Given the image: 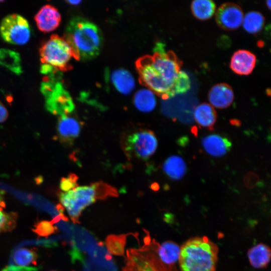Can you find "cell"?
I'll return each mask as SVG.
<instances>
[{
  "label": "cell",
  "mask_w": 271,
  "mask_h": 271,
  "mask_svg": "<svg viewBox=\"0 0 271 271\" xmlns=\"http://www.w3.org/2000/svg\"><path fill=\"white\" fill-rule=\"evenodd\" d=\"M181 66V62L173 52H166L158 46L154 55L139 62L138 69L146 87L167 99L176 95L175 89Z\"/></svg>",
  "instance_id": "6da1fadb"
},
{
  "label": "cell",
  "mask_w": 271,
  "mask_h": 271,
  "mask_svg": "<svg viewBox=\"0 0 271 271\" xmlns=\"http://www.w3.org/2000/svg\"><path fill=\"white\" fill-rule=\"evenodd\" d=\"M64 39L77 58L86 60L97 56L102 45V36L93 23L82 18L72 19L68 24Z\"/></svg>",
  "instance_id": "7a4b0ae2"
},
{
  "label": "cell",
  "mask_w": 271,
  "mask_h": 271,
  "mask_svg": "<svg viewBox=\"0 0 271 271\" xmlns=\"http://www.w3.org/2000/svg\"><path fill=\"white\" fill-rule=\"evenodd\" d=\"M218 247L206 236L189 238L180 247L179 263L181 271H215Z\"/></svg>",
  "instance_id": "3957f363"
},
{
  "label": "cell",
  "mask_w": 271,
  "mask_h": 271,
  "mask_svg": "<svg viewBox=\"0 0 271 271\" xmlns=\"http://www.w3.org/2000/svg\"><path fill=\"white\" fill-rule=\"evenodd\" d=\"M117 195V191L114 187L103 182H98L61 192L59 199L71 220L78 223L82 211L87 207L98 199H104Z\"/></svg>",
  "instance_id": "277c9868"
},
{
  "label": "cell",
  "mask_w": 271,
  "mask_h": 271,
  "mask_svg": "<svg viewBox=\"0 0 271 271\" xmlns=\"http://www.w3.org/2000/svg\"><path fill=\"white\" fill-rule=\"evenodd\" d=\"M159 243L148 235L139 248L126 250L125 264L122 271H177L167 265L161 258Z\"/></svg>",
  "instance_id": "5b68a950"
},
{
  "label": "cell",
  "mask_w": 271,
  "mask_h": 271,
  "mask_svg": "<svg viewBox=\"0 0 271 271\" xmlns=\"http://www.w3.org/2000/svg\"><path fill=\"white\" fill-rule=\"evenodd\" d=\"M40 90L45 98L46 108L51 113L61 116L67 115L74 110L72 99L59 81L45 77Z\"/></svg>",
  "instance_id": "8992f818"
},
{
  "label": "cell",
  "mask_w": 271,
  "mask_h": 271,
  "mask_svg": "<svg viewBox=\"0 0 271 271\" xmlns=\"http://www.w3.org/2000/svg\"><path fill=\"white\" fill-rule=\"evenodd\" d=\"M39 52L42 64L49 65L59 71L66 70L74 57L66 40L55 34L42 44Z\"/></svg>",
  "instance_id": "52a82bcc"
},
{
  "label": "cell",
  "mask_w": 271,
  "mask_h": 271,
  "mask_svg": "<svg viewBox=\"0 0 271 271\" xmlns=\"http://www.w3.org/2000/svg\"><path fill=\"white\" fill-rule=\"evenodd\" d=\"M31 28L23 16L13 14L5 17L0 25V34L6 42L22 45L26 44L31 37Z\"/></svg>",
  "instance_id": "ba28073f"
},
{
  "label": "cell",
  "mask_w": 271,
  "mask_h": 271,
  "mask_svg": "<svg viewBox=\"0 0 271 271\" xmlns=\"http://www.w3.org/2000/svg\"><path fill=\"white\" fill-rule=\"evenodd\" d=\"M126 150L135 157L146 159L154 154L158 147L157 139L150 130H142L129 136L126 140Z\"/></svg>",
  "instance_id": "9c48e42d"
},
{
  "label": "cell",
  "mask_w": 271,
  "mask_h": 271,
  "mask_svg": "<svg viewBox=\"0 0 271 271\" xmlns=\"http://www.w3.org/2000/svg\"><path fill=\"white\" fill-rule=\"evenodd\" d=\"M243 17L241 8L232 3L222 4L215 13L217 25L225 30H234L238 28L242 23Z\"/></svg>",
  "instance_id": "30bf717a"
},
{
  "label": "cell",
  "mask_w": 271,
  "mask_h": 271,
  "mask_svg": "<svg viewBox=\"0 0 271 271\" xmlns=\"http://www.w3.org/2000/svg\"><path fill=\"white\" fill-rule=\"evenodd\" d=\"M34 19L39 30L43 33H49L59 26L61 15L55 7L46 5L41 8Z\"/></svg>",
  "instance_id": "8fae6325"
},
{
  "label": "cell",
  "mask_w": 271,
  "mask_h": 271,
  "mask_svg": "<svg viewBox=\"0 0 271 271\" xmlns=\"http://www.w3.org/2000/svg\"><path fill=\"white\" fill-rule=\"evenodd\" d=\"M256 61V56L251 52L246 50H239L232 55L230 67L236 74L247 75L254 69Z\"/></svg>",
  "instance_id": "7c38bea8"
},
{
  "label": "cell",
  "mask_w": 271,
  "mask_h": 271,
  "mask_svg": "<svg viewBox=\"0 0 271 271\" xmlns=\"http://www.w3.org/2000/svg\"><path fill=\"white\" fill-rule=\"evenodd\" d=\"M208 98L210 104L219 109L228 107L234 99V93L228 84L221 83L214 85L208 93Z\"/></svg>",
  "instance_id": "4fadbf2b"
},
{
  "label": "cell",
  "mask_w": 271,
  "mask_h": 271,
  "mask_svg": "<svg viewBox=\"0 0 271 271\" xmlns=\"http://www.w3.org/2000/svg\"><path fill=\"white\" fill-rule=\"evenodd\" d=\"M81 126L74 117L67 115L61 116L57 125V134L62 143L70 144L79 134Z\"/></svg>",
  "instance_id": "5bb4252c"
},
{
  "label": "cell",
  "mask_w": 271,
  "mask_h": 271,
  "mask_svg": "<svg viewBox=\"0 0 271 271\" xmlns=\"http://www.w3.org/2000/svg\"><path fill=\"white\" fill-rule=\"evenodd\" d=\"M109 78L114 88L122 94L128 95L136 88V81L133 75L124 68L114 69L111 72Z\"/></svg>",
  "instance_id": "9a60e30c"
},
{
  "label": "cell",
  "mask_w": 271,
  "mask_h": 271,
  "mask_svg": "<svg viewBox=\"0 0 271 271\" xmlns=\"http://www.w3.org/2000/svg\"><path fill=\"white\" fill-rule=\"evenodd\" d=\"M202 145L206 152L214 157L224 156L230 151L232 146L230 140L218 134L203 138Z\"/></svg>",
  "instance_id": "2e32d148"
},
{
  "label": "cell",
  "mask_w": 271,
  "mask_h": 271,
  "mask_svg": "<svg viewBox=\"0 0 271 271\" xmlns=\"http://www.w3.org/2000/svg\"><path fill=\"white\" fill-rule=\"evenodd\" d=\"M270 249L263 243H259L251 247L247 251V257L251 265L255 268H264L270 259Z\"/></svg>",
  "instance_id": "e0dca14e"
},
{
  "label": "cell",
  "mask_w": 271,
  "mask_h": 271,
  "mask_svg": "<svg viewBox=\"0 0 271 271\" xmlns=\"http://www.w3.org/2000/svg\"><path fill=\"white\" fill-rule=\"evenodd\" d=\"M156 93L148 87L138 89L133 96V103L139 110L143 112L153 111L157 105Z\"/></svg>",
  "instance_id": "ac0fdd59"
},
{
  "label": "cell",
  "mask_w": 271,
  "mask_h": 271,
  "mask_svg": "<svg viewBox=\"0 0 271 271\" xmlns=\"http://www.w3.org/2000/svg\"><path fill=\"white\" fill-rule=\"evenodd\" d=\"M194 115L196 122L200 125L213 130L216 121V110L210 104L202 103L195 109Z\"/></svg>",
  "instance_id": "d6986e66"
},
{
  "label": "cell",
  "mask_w": 271,
  "mask_h": 271,
  "mask_svg": "<svg viewBox=\"0 0 271 271\" xmlns=\"http://www.w3.org/2000/svg\"><path fill=\"white\" fill-rule=\"evenodd\" d=\"M164 172L171 179L178 180L186 174V165L184 160L178 156L168 158L163 165Z\"/></svg>",
  "instance_id": "ffe728a7"
},
{
  "label": "cell",
  "mask_w": 271,
  "mask_h": 271,
  "mask_svg": "<svg viewBox=\"0 0 271 271\" xmlns=\"http://www.w3.org/2000/svg\"><path fill=\"white\" fill-rule=\"evenodd\" d=\"M0 65L17 75L22 73L21 59L19 54L8 49H0Z\"/></svg>",
  "instance_id": "44dd1931"
},
{
  "label": "cell",
  "mask_w": 271,
  "mask_h": 271,
  "mask_svg": "<svg viewBox=\"0 0 271 271\" xmlns=\"http://www.w3.org/2000/svg\"><path fill=\"white\" fill-rule=\"evenodd\" d=\"M4 192L0 190V234L12 231L16 226L18 215L14 212H7L4 200Z\"/></svg>",
  "instance_id": "7402d4cb"
},
{
  "label": "cell",
  "mask_w": 271,
  "mask_h": 271,
  "mask_svg": "<svg viewBox=\"0 0 271 271\" xmlns=\"http://www.w3.org/2000/svg\"><path fill=\"white\" fill-rule=\"evenodd\" d=\"M191 11L197 19L204 21L211 18L215 14L216 6L210 0H196L192 2Z\"/></svg>",
  "instance_id": "603a6c76"
},
{
  "label": "cell",
  "mask_w": 271,
  "mask_h": 271,
  "mask_svg": "<svg viewBox=\"0 0 271 271\" xmlns=\"http://www.w3.org/2000/svg\"><path fill=\"white\" fill-rule=\"evenodd\" d=\"M264 21V18L261 13L252 11L244 16L242 24L244 29L247 32L256 34L262 30Z\"/></svg>",
  "instance_id": "cb8c5ba5"
},
{
  "label": "cell",
  "mask_w": 271,
  "mask_h": 271,
  "mask_svg": "<svg viewBox=\"0 0 271 271\" xmlns=\"http://www.w3.org/2000/svg\"><path fill=\"white\" fill-rule=\"evenodd\" d=\"M37 258V253L34 250L27 248L18 249L14 254L15 263L24 268L36 265Z\"/></svg>",
  "instance_id": "d4e9b609"
},
{
  "label": "cell",
  "mask_w": 271,
  "mask_h": 271,
  "mask_svg": "<svg viewBox=\"0 0 271 271\" xmlns=\"http://www.w3.org/2000/svg\"><path fill=\"white\" fill-rule=\"evenodd\" d=\"M125 239L121 236L112 235L107 238V246L110 252L117 255L123 254Z\"/></svg>",
  "instance_id": "484cf974"
},
{
  "label": "cell",
  "mask_w": 271,
  "mask_h": 271,
  "mask_svg": "<svg viewBox=\"0 0 271 271\" xmlns=\"http://www.w3.org/2000/svg\"><path fill=\"white\" fill-rule=\"evenodd\" d=\"M191 82L188 74L183 71H180L176 82L175 94L186 92L190 88Z\"/></svg>",
  "instance_id": "4316f807"
},
{
  "label": "cell",
  "mask_w": 271,
  "mask_h": 271,
  "mask_svg": "<svg viewBox=\"0 0 271 271\" xmlns=\"http://www.w3.org/2000/svg\"><path fill=\"white\" fill-rule=\"evenodd\" d=\"M33 231L38 235L46 236L55 232L56 228L48 221H41L38 222L34 226Z\"/></svg>",
  "instance_id": "83f0119b"
},
{
  "label": "cell",
  "mask_w": 271,
  "mask_h": 271,
  "mask_svg": "<svg viewBox=\"0 0 271 271\" xmlns=\"http://www.w3.org/2000/svg\"><path fill=\"white\" fill-rule=\"evenodd\" d=\"M77 176L74 174H70L67 178H63L60 182V188L64 191H68L76 186Z\"/></svg>",
  "instance_id": "f1b7e54d"
},
{
  "label": "cell",
  "mask_w": 271,
  "mask_h": 271,
  "mask_svg": "<svg viewBox=\"0 0 271 271\" xmlns=\"http://www.w3.org/2000/svg\"><path fill=\"white\" fill-rule=\"evenodd\" d=\"M259 181V177L253 172L247 173L243 178V182L248 188H253L258 185Z\"/></svg>",
  "instance_id": "f546056e"
},
{
  "label": "cell",
  "mask_w": 271,
  "mask_h": 271,
  "mask_svg": "<svg viewBox=\"0 0 271 271\" xmlns=\"http://www.w3.org/2000/svg\"><path fill=\"white\" fill-rule=\"evenodd\" d=\"M8 115V111L3 104L0 101V122H4Z\"/></svg>",
  "instance_id": "4dcf8cb0"
},
{
  "label": "cell",
  "mask_w": 271,
  "mask_h": 271,
  "mask_svg": "<svg viewBox=\"0 0 271 271\" xmlns=\"http://www.w3.org/2000/svg\"><path fill=\"white\" fill-rule=\"evenodd\" d=\"M67 3H68L69 4L72 5H79L81 1H67Z\"/></svg>",
  "instance_id": "1f68e13d"
},
{
  "label": "cell",
  "mask_w": 271,
  "mask_h": 271,
  "mask_svg": "<svg viewBox=\"0 0 271 271\" xmlns=\"http://www.w3.org/2000/svg\"><path fill=\"white\" fill-rule=\"evenodd\" d=\"M266 6L268 7V9H270V1H267L266 2Z\"/></svg>",
  "instance_id": "d6a6232c"
},
{
  "label": "cell",
  "mask_w": 271,
  "mask_h": 271,
  "mask_svg": "<svg viewBox=\"0 0 271 271\" xmlns=\"http://www.w3.org/2000/svg\"><path fill=\"white\" fill-rule=\"evenodd\" d=\"M3 2V1H0V2Z\"/></svg>",
  "instance_id": "836d02e7"
},
{
  "label": "cell",
  "mask_w": 271,
  "mask_h": 271,
  "mask_svg": "<svg viewBox=\"0 0 271 271\" xmlns=\"http://www.w3.org/2000/svg\"><path fill=\"white\" fill-rule=\"evenodd\" d=\"M52 271H54V270H52Z\"/></svg>",
  "instance_id": "e575fe53"
}]
</instances>
